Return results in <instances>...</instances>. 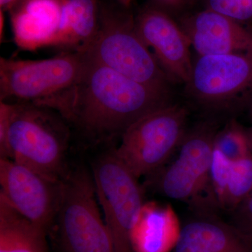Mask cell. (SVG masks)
<instances>
[{"instance_id": "4fadbf2b", "label": "cell", "mask_w": 252, "mask_h": 252, "mask_svg": "<svg viewBox=\"0 0 252 252\" xmlns=\"http://www.w3.org/2000/svg\"><path fill=\"white\" fill-rule=\"evenodd\" d=\"M65 0H20L9 10L15 42L34 51L55 47Z\"/></svg>"}, {"instance_id": "52a82bcc", "label": "cell", "mask_w": 252, "mask_h": 252, "mask_svg": "<svg viewBox=\"0 0 252 252\" xmlns=\"http://www.w3.org/2000/svg\"><path fill=\"white\" fill-rule=\"evenodd\" d=\"M96 195L115 252H133L130 234L144 202L138 179L112 150L93 167Z\"/></svg>"}, {"instance_id": "9a60e30c", "label": "cell", "mask_w": 252, "mask_h": 252, "mask_svg": "<svg viewBox=\"0 0 252 252\" xmlns=\"http://www.w3.org/2000/svg\"><path fill=\"white\" fill-rule=\"evenodd\" d=\"M180 220L170 205L144 203L130 234L133 252H172L180 239Z\"/></svg>"}, {"instance_id": "d6986e66", "label": "cell", "mask_w": 252, "mask_h": 252, "mask_svg": "<svg viewBox=\"0 0 252 252\" xmlns=\"http://www.w3.org/2000/svg\"><path fill=\"white\" fill-rule=\"evenodd\" d=\"M215 149L231 161L252 156V131L245 129L235 119L217 131Z\"/></svg>"}, {"instance_id": "7a4b0ae2", "label": "cell", "mask_w": 252, "mask_h": 252, "mask_svg": "<svg viewBox=\"0 0 252 252\" xmlns=\"http://www.w3.org/2000/svg\"><path fill=\"white\" fill-rule=\"evenodd\" d=\"M9 128L0 158H9L46 178L62 181L70 126L59 112L36 104L11 103Z\"/></svg>"}, {"instance_id": "7402d4cb", "label": "cell", "mask_w": 252, "mask_h": 252, "mask_svg": "<svg viewBox=\"0 0 252 252\" xmlns=\"http://www.w3.org/2000/svg\"><path fill=\"white\" fill-rule=\"evenodd\" d=\"M195 0H149L150 2L165 10L170 14H179L188 9Z\"/></svg>"}, {"instance_id": "5b68a950", "label": "cell", "mask_w": 252, "mask_h": 252, "mask_svg": "<svg viewBox=\"0 0 252 252\" xmlns=\"http://www.w3.org/2000/svg\"><path fill=\"white\" fill-rule=\"evenodd\" d=\"M187 119V109L172 102L149 113L126 129L114 153L137 179L154 175L180 147Z\"/></svg>"}, {"instance_id": "603a6c76", "label": "cell", "mask_w": 252, "mask_h": 252, "mask_svg": "<svg viewBox=\"0 0 252 252\" xmlns=\"http://www.w3.org/2000/svg\"><path fill=\"white\" fill-rule=\"evenodd\" d=\"M20 0H0V7L1 11H9Z\"/></svg>"}, {"instance_id": "d4e9b609", "label": "cell", "mask_w": 252, "mask_h": 252, "mask_svg": "<svg viewBox=\"0 0 252 252\" xmlns=\"http://www.w3.org/2000/svg\"><path fill=\"white\" fill-rule=\"evenodd\" d=\"M250 117H251L252 122V102L250 103Z\"/></svg>"}, {"instance_id": "e0dca14e", "label": "cell", "mask_w": 252, "mask_h": 252, "mask_svg": "<svg viewBox=\"0 0 252 252\" xmlns=\"http://www.w3.org/2000/svg\"><path fill=\"white\" fill-rule=\"evenodd\" d=\"M99 0H65L55 47L78 51L87 45L98 28Z\"/></svg>"}, {"instance_id": "277c9868", "label": "cell", "mask_w": 252, "mask_h": 252, "mask_svg": "<svg viewBox=\"0 0 252 252\" xmlns=\"http://www.w3.org/2000/svg\"><path fill=\"white\" fill-rule=\"evenodd\" d=\"M86 61L80 51H64L51 59L0 58V101L46 107L79 81Z\"/></svg>"}, {"instance_id": "3957f363", "label": "cell", "mask_w": 252, "mask_h": 252, "mask_svg": "<svg viewBox=\"0 0 252 252\" xmlns=\"http://www.w3.org/2000/svg\"><path fill=\"white\" fill-rule=\"evenodd\" d=\"M78 51L132 80L172 95V84L139 35L130 8L99 1L97 32Z\"/></svg>"}, {"instance_id": "9c48e42d", "label": "cell", "mask_w": 252, "mask_h": 252, "mask_svg": "<svg viewBox=\"0 0 252 252\" xmlns=\"http://www.w3.org/2000/svg\"><path fill=\"white\" fill-rule=\"evenodd\" d=\"M217 131L211 122L187 131L175 161L154 173L158 175L157 187L164 195L187 201L196 199L207 189Z\"/></svg>"}, {"instance_id": "30bf717a", "label": "cell", "mask_w": 252, "mask_h": 252, "mask_svg": "<svg viewBox=\"0 0 252 252\" xmlns=\"http://www.w3.org/2000/svg\"><path fill=\"white\" fill-rule=\"evenodd\" d=\"M136 30L172 84L185 85L193 67L190 41L180 23L149 1L137 11Z\"/></svg>"}, {"instance_id": "ffe728a7", "label": "cell", "mask_w": 252, "mask_h": 252, "mask_svg": "<svg viewBox=\"0 0 252 252\" xmlns=\"http://www.w3.org/2000/svg\"><path fill=\"white\" fill-rule=\"evenodd\" d=\"M204 9L242 23L252 22V0H201Z\"/></svg>"}, {"instance_id": "ba28073f", "label": "cell", "mask_w": 252, "mask_h": 252, "mask_svg": "<svg viewBox=\"0 0 252 252\" xmlns=\"http://www.w3.org/2000/svg\"><path fill=\"white\" fill-rule=\"evenodd\" d=\"M187 96L205 108L224 110L252 102V56H198L186 83Z\"/></svg>"}, {"instance_id": "8fae6325", "label": "cell", "mask_w": 252, "mask_h": 252, "mask_svg": "<svg viewBox=\"0 0 252 252\" xmlns=\"http://www.w3.org/2000/svg\"><path fill=\"white\" fill-rule=\"evenodd\" d=\"M0 198L48 230L57 217L62 181L46 178L9 158H0Z\"/></svg>"}, {"instance_id": "44dd1931", "label": "cell", "mask_w": 252, "mask_h": 252, "mask_svg": "<svg viewBox=\"0 0 252 252\" xmlns=\"http://www.w3.org/2000/svg\"><path fill=\"white\" fill-rule=\"evenodd\" d=\"M235 227L244 234L252 238V196L248 198L240 204L235 210Z\"/></svg>"}, {"instance_id": "cb8c5ba5", "label": "cell", "mask_w": 252, "mask_h": 252, "mask_svg": "<svg viewBox=\"0 0 252 252\" xmlns=\"http://www.w3.org/2000/svg\"><path fill=\"white\" fill-rule=\"evenodd\" d=\"M135 0H117L118 3L126 8H130L131 5Z\"/></svg>"}, {"instance_id": "8992f818", "label": "cell", "mask_w": 252, "mask_h": 252, "mask_svg": "<svg viewBox=\"0 0 252 252\" xmlns=\"http://www.w3.org/2000/svg\"><path fill=\"white\" fill-rule=\"evenodd\" d=\"M101 213L93 175L84 168L68 172L56 217L63 252H115Z\"/></svg>"}, {"instance_id": "2e32d148", "label": "cell", "mask_w": 252, "mask_h": 252, "mask_svg": "<svg viewBox=\"0 0 252 252\" xmlns=\"http://www.w3.org/2000/svg\"><path fill=\"white\" fill-rule=\"evenodd\" d=\"M210 184L217 203L235 210L252 191V156L231 161L214 149Z\"/></svg>"}, {"instance_id": "484cf974", "label": "cell", "mask_w": 252, "mask_h": 252, "mask_svg": "<svg viewBox=\"0 0 252 252\" xmlns=\"http://www.w3.org/2000/svg\"><path fill=\"white\" fill-rule=\"evenodd\" d=\"M250 195H252V191L251 194H250Z\"/></svg>"}, {"instance_id": "6da1fadb", "label": "cell", "mask_w": 252, "mask_h": 252, "mask_svg": "<svg viewBox=\"0 0 252 252\" xmlns=\"http://www.w3.org/2000/svg\"><path fill=\"white\" fill-rule=\"evenodd\" d=\"M85 55L79 81L53 99L49 108L91 138L121 137L141 118L172 103V94L132 80Z\"/></svg>"}, {"instance_id": "ac0fdd59", "label": "cell", "mask_w": 252, "mask_h": 252, "mask_svg": "<svg viewBox=\"0 0 252 252\" xmlns=\"http://www.w3.org/2000/svg\"><path fill=\"white\" fill-rule=\"evenodd\" d=\"M46 232L0 198V252H47Z\"/></svg>"}, {"instance_id": "5bb4252c", "label": "cell", "mask_w": 252, "mask_h": 252, "mask_svg": "<svg viewBox=\"0 0 252 252\" xmlns=\"http://www.w3.org/2000/svg\"><path fill=\"white\" fill-rule=\"evenodd\" d=\"M173 252H252V238L217 219L199 217L182 227Z\"/></svg>"}, {"instance_id": "7c38bea8", "label": "cell", "mask_w": 252, "mask_h": 252, "mask_svg": "<svg viewBox=\"0 0 252 252\" xmlns=\"http://www.w3.org/2000/svg\"><path fill=\"white\" fill-rule=\"evenodd\" d=\"M179 23L198 56H252V28L245 23L205 9L184 15Z\"/></svg>"}]
</instances>
